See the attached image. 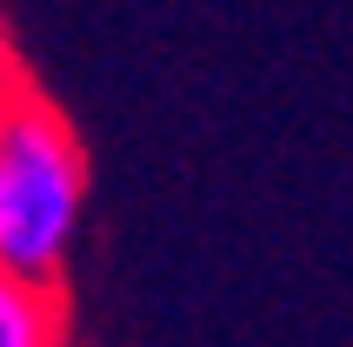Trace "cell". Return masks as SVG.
<instances>
[{
	"label": "cell",
	"instance_id": "obj_4",
	"mask_svg": "<svg viewBox=\"0 0 353 347\" xmlns=\"http://www.w3.org/2000/svg\"><path fill=\"white\" fill-rule=\"evenodd\" d=\"M14 87H20V80H0V114H7V94H14Z\"/></svg>",
	"mask_w": 353,
	"mask_h": 347
},
{
	"label": "cell",
	"instance_id": "obj_2",
	"mask_svg": "<svg viewBox=\"0 0 353 347\" xmlns=\"http://www.w3.org/2000/svg\"><path fill=\"white\" fill-rule=\"evenodd\" d=\"M67 341H74L67 288L0 268V347H67Z\"/></svg>",
	"mask_w": 353,
	"mask_h": 347
},
{
	"label": "cell",
	"instance_id": "obj_1",
	"mask_svg": "<svg viewBox=\"0 0 353 347\" xmlns=\"http://www.w3.org/2000/svg\"><path fill=\"white\" fill-rule=\"evenodd\" d=\"M87 207V147L74 120L20 80L0 114V268L60 281Z\"/></svg>",
	"mask_w": 353,
	"mask_h": 347
},
{
	"label": "cell",
	"instance_id": "obj_3",
	"mask_svg": "<svg viewBox=\"0 0 353 347\" xmlns=\"http://www.w3.org/2000/svg\"><path fill=\"white\" fill-rule=\"evenodd\" d=\"M0 80H27V67H20L14 40H7V27H0Z\"/></svg>",
	"mask_w": 353,
	"mask_h": 347
}]
</instances>
